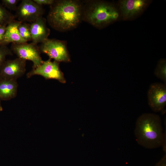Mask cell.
<instances>
[{
  "label": "cell",
  "mask_w": 166,
  "mask_h": 166,
  "mask_svg": "<svg viewBox=\"0 0 166 166\" xmlns=\"http://www.w3.org/2000/svg\"><path fill=\"white\" fill-rule=\"evenodd\" d=\"M83 7L80 2L54 0L47 17L50 26L56 30L65 31L74 28L83 18Z\"/></svg>",
  "instance_id": "1"
},
{
  "label": "cell",
  "mask_w": 166,
  "mask_h": 166,
  "mask_svg": "<svg viewBox=\"0 0 166 166\" xmlns=\"http://www.w3.org/2000/svg\"><path fill=\"white\" fill-rule=\"evenodd\" d=\"M134 133L140 145L149 149L162 146L166 152V133L163 132L159 115L146 113L140 116L136 122Z\"/></svg>",
  "instance_id": "2"
},
{
  "label": "cell",
  "mask_w": 166,
  "mask_h": 166,
  "mask_svg": "<svg viewBox=\"0 0 166 166\" xmlns=\"http://www.w3.org/2000/svg\"><path fill=\"white\" fill-rule=\"evenodd\" d=\"M119 16L112 4L98 1L91 2L86 9L83 8L82 18L93 26L101 28L115 21Z\"/></svg>",
  "instance_id": "3"
},
{
  "label": "cell",
  "mask_w": 166,
  "mask_h": 166,
  "mask_svg": "<svg viewBox=\"0 0 166 166\" xmlns=\"http://www.w3.org/2000/svg\"><path fill=\"white\" fill-rule=\"evenodd\" d=\"M40 52L47 54L50 59L58 62L70 61L66 43L63 41L48 39L39 47Z\"/></svg>",
  "instance_id": "4"
},
{
  "label": "cell",
  "mask_w": 166,
  "mask_h": 166,
  "mask_svg": "<svg viewBox=\"0 0 166 166\" xmlns=\"http://www.w3.org/2000/svg\"><path fill=\"white\" fill-rule=\"evenodd\" d=\"M10 49L18 57L32 61L33 63L32 69L41 65L44 61L41 56L39 47L33 42L12 43Z\"/></svg>",
  "instance_id": "5"
},
{
  "label": "cell",
  "mask_w": 166,
  "mask_h": 166,
  "mask_svg": "<svg viewBox=\"0 0 166 166\" xmlns=\"http://www.w3.org/2000/svg\"><path fill=\"white\" fill-rule=\"evenodd\" d=\"M59 62L54 61H51L49 58L44 61L41 65L32 69L26 74L27 78H29L35 75L41 76L47 79H56L61 83H65V80L59 65Z\"/></svg>",
  "instance_id": "6"
},
{
  "label": "cell",
  "mask_w": 166,
  "mask_h": 166,
  "mask_svg": "<svg viewBox=\"0 0 166 166\" xmlns=\"http://www.w3.org/2000/svg\"><path fill=\"white\" fill-rule=\"evenodd\" d=\"M147 98L148 105L153 111H163L166 105V84L152 83L148 91Z\"/></svg>",
  "instance_id": "7"
},
{
  "label": "cell",
  "mask_w": 166,
  "mask_h": 166,
  "mask_svg": "<svg viewBox=\"0 0 166 166\" xmlns=\"http://www.w3.org/2000/svg\"><path fill=\"white\" fill-rule=\"evenodd\" d=\"M16 16L19 21L22 22H33L40 17H42L44 10L32 0H22L17 6Z\"/></svg>",
  "instance_id": "8"
},
{
  "label": "cell",
  "mask_w": 166,
  "mask_h": 166,
  "mask_svg": "<svg viewBox=\"0 0 166 166\" xmlns=\"http://www.w3.org/2000/svg\"><path fill=\"white\" fill-rule=\"evenodd\" d=\"M26 61L19 57L6 60L0 70V77L17 80L25 73Z\"/></svg>",
  "instance_id": "9"
},
{
  "label": "cell",
  "mask_w": 166,
  "mask_h": 166,
  "mask_svg": "<svg viewBox=\"0 0 166 166\" xmlns=\"http://www.w3.org/2000/svg\"><path fill=\"white\" fill-rule=\"evenodd\" d=\"M148 4L145 0H122L120 1L119 5L123 18L128 19L141 13Z\"/></svg>",
  "instance_id": "10"
},
{
  "label": "cell",
  "mask_w": 166,
  "mask_h": 166,
  "mask_svg": "<svg viewBox=\"0 0 166 166\" xmlns=\"http://www.w3.org/2000/svg\"><path fill=\"white\" fill-rule=\"evenodd\" d=\"M30 30L32 42L37 44L42 43L48 39L50 30L47 27L45 19L42 17L30 24Z\"/></svg>",
  "instance_id": "11"
},
{
  "label": "cell",
  "mask_w": 166,
  "mask_h": 166,
  "mask_svg": "<svg viewBox=\"0 0 166 166\" xmlns=\"http://www.w3.org/2000/svg\"><path fill=\"white\" fill-rule=\"evenodd\" d=\"M18 85L17 80L4 78L0 79V99L8 101L17 95Z\"/></svg>",
  "instance_id": "12"
},
{
  "label": "cell",
  "mask_w": 166,
  "mask_h": 166,
  "mask_svg": "<svg viewBox=\"0 0 166 166\" xmlns=\"http://www.w3.org/2000/svg\"><path fill=\"white\" fill-rule=\"evenodd\" d=\"M22 23L15 20L6 26L4 38L0 45H6L10 43L21 44L26 42L20 36L18 30V26Z\"/></svg>",
  "instance_id": "13"
},
{
  "label": "cell",
  "mask_w": 166,
  "mask_h": 166,
  "mask_svg": "<svg viewBox=\"0 0 166 166\" xmlns=\"http://www.w3.org/2000/svg\"><path fill=\"white\" fill-rule=\"evenodd\" d=\"M14 20V16L7 10L0 2V25L6 26Z\"/></svg>",
  "instance_id": "14"
},
{
  "label": "cell",
  "mask_w": 166,
  "mask_h": 166,
  "mask_svg": "<svg viewBox=\"0 0 166 166\" xmlns=\"http://www.w3.org/2000/svg\"><path fill=\"white\" fill-rule=\"evenodd\" d=\"M154 74L158 78L166 84V61L165 59H160L155 69Z\"/></svg>",
  "instance_id": "15"
},
{
  "label": "cell",
  "mask_w": 166,
  "mask_h": 166,
  "mask_svg": "<svg viewBox=\"0 0 166 166\" xmlns=\"http://www.w3.org/2000/svg\"><path fill=\"white\" fill-rule=\"evenodd\" d=\"M18 30L21 38L26 42L32 40L30 24L22 22L18 26Z\"/></svg>",
  "instance_id": "16"
},
{
  "label": "cell",
  "mask_w": 166,
  "mask_h": 166,
  "mask_svg": "<svg viewBox=\"0 0 166 166\" xmlns=\"http://www.w3.org/2000/svg\"><path fill=\"white\" fill-rule=\"evenodd\" d=\"M13 52L6 45H0V70L6 61V57L12 55Z\"/></svg>",
  "instance_id": "17"
},
{
  "label": "cell",
  "mask_w": 166,
  "mask_h": 166,
  "mask_svg": "<svg viewBox=\"0 0 166 166\" xmlns=\"http://www.w3.org/2000/svg\"><path fill=\"white\" fill-rule=\"evenodd\" d=\"M2 4L5 7L12 10H15L17 9V6L19 0H2Z\"/></svg>",
  "instance_id": "18"
},
{
  "label": "cell",
  "mask_w": 166,
  "mask_h": 166,
  "mask_svg": "<svg viewBox=\"0 0 166 166\" xmlns=\"http://www.w3.org/2000/svg\"><path fill=\"white\" fill-rule=\"evenodd\" d=\"M34 2L42 6V5H52L54 2L53 0H33Z\"/></svg>",
  "instance_id": "19"
},
{
  "label": "cell",
  "mask_w": 166,
  "mask_h": 166,
  "mask_svg": "<svg viewBox=\"0 0 166 166\" xmlns=\"http://www.w3.org/2000/svg\"><path fill=\"white\" fill-rule=\"evenodd\" d=\"M6 29V26L0 25V45L3 39Z\"/></svg>",
  "instance_id": "20"
},
{
  "label": "cell",
  "mask_w": 166,
  "mask_h": 166,
  "mask_svg": "<svg viewBox=\"0 0 166 166\" xmlns=\"http://www.w3.org/2000/svg\"><path fill=\"white\" fill-rule=\"evenodd\" d=\"M166 154H165L155 166H166Z\"/></svg>",
  "instance_id": "21"
},
{
  "label": "cell",
  "mask_w": 166,
  "mask_h": 166,
  "mask_svg": "<svg viewBox=\"0 0 166 166\" xmlns=\"http://www.w3.org/2000/svg\"><path fill=\"white\" fill-rule=\"evenodd\" d=\"M1 101V100L0 99V111H1L3 110V108L2 105Z\"/></svg>",
  "instance_id": "22"
},
{
  "label": "cell",
  "mask_w": 166,
  "mask_h": 166,
  "mask_svg": "<svg viewBox=\"0 0 166 166\" xmlns=\"http://www.w3.org/2000/svg\"><path fill=\"white\" fill-rule=\"evenodd\" d=\"M1 78V77H0V79Z\"/></svg>",
  "instance_id": "23"
}]
</instances>
